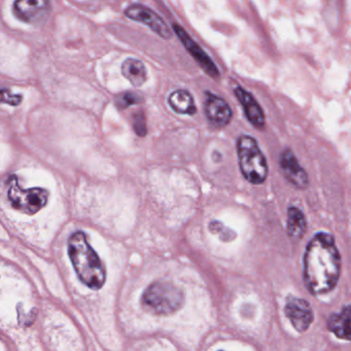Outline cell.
<instances>
[{"label": "cell", "mask_w": 351, "mask_h": 351, "mask_svg": "<svg viewBox=\"0 0 351 351\" xmlns=\"http://www.w3.org/2000/svg\"><path fill=\"white\" fill-rule=\"evenodd\" d=\"M341 256L334 237L316 233L304 254V281L314 295H324L337 287L341 274Z\"/></svg>", "instance_id": "6da1fadb"}, {"label": "cell", "mask_w": 351, "mask_h": 351, "mask_svg": "<svg viewBox=\"0 0 351 351\" xmlns=\"http://www.w3.org/2000/svg\"><path fill=\"white\" fill-rule=\"evenodd\" d=\"M69 254L81 280L94 289L106 282V270L83 232L73 234L69 241Z\"/></svg>", "instance_id": "7a4b0ae2"}, {"label": "cell", "mask_w": 351, "mask_h": 351, "mask_svg": "<svg viewBox=\"0 0 351 351\" xmlns=\"http://www.w3.org/2000/svg\"><path fill=\"white\" fill-rule=\"evenodd\" d=\"M186 298L184 291L170 281H156L152 283L143 295V307L157 315H170L184 306Z\"/></svg>", "instance_id": "3957f363"}, {"label": "cell", "mask_w": 351, "mask_h": 351, "mask_svg": "<svg viewBox=\"0 0 351 351\" xmlns=\"http://www.w3.org/2000/svg\"><path fill=\"white\" fill-rule=\"evenodd\" d=\"M237 155L243 178L252 184L265 182L268 176V164L254 137L241 135L238 138Z\"/></svg>", "instance_id": "277c9868"}, {"label": "cell", "mask_w": 351, "mask_h": 351, "mask_svg": "<svg viewBox=\"0 0 351 351\" xmlns=\"http://www.w3.org/2000/svg\"><path fill=\"white\" fill-rule=\"evenodd\" d=\"M8 197L12 205L22 213L34 215L46 206L48 202L49 193L44 189H27L24 190L20 186L19 180L16 176L9 178Z\"/></svg>", "instance_id": "5b68a950"}, {"label": "cell", "mask_w": 351, "mask_h": 351, "mask_svg": "<svg viewBox=\"0 0 351 351\" xmlns=\"http://www.w3.org/2000/svg\"><path fill=\"white\" fill-rule=\"evenodd\" d=\"M125 15L133 21L145 24L162 38L165 40L171 38V32L166 22L149 8L141 5H132L127 8Z\"/></svg>", "instance_id": "8992f818"}, {"label": "cell", "mask_w": 351, "mask_h": 351, "mask_svg": "<svg viewBox=\"0 0 351 351\" xmlns=\"http://www.w3.org/2000/svg\"><path fill=\"white\" fill-rule=\"evenodd\" d=\"M285 312L291 326L299 332H306L314 320L311 305L301 298H291L287 302Z\"/></svg>", "instance_id": "52a82bcc"}, {"label": "cell", "mask_w": 351, "mask_h": 351, "mask_svg": "<svg viewBox=\"0 0 351 351\" xmlns=\"http://www.w3.org/2000/svg\"><path fill=\"white\" fill-rule=\"evenodd\" d=\"M173 30L176 36H178V38H180V42L184 45V48L192 55L193 58L200 65L201 69H202L209 77H213V79H219L221 75H219V69H217L213 61L211 60L208 55L200 48V46L191 38V36L186 34V30L180 27V25H176V24L173 25Z\"/></svg>", "instance_id": "ba28073f"}, {"label": "cell", "mask_w": 351, "mask_h": 351, "mask_svg": "<svg viewBox=\"0 0 351 351\" xmlns=\"http://www.w3.org/2000/svg\"><path fill=\"white\" fill-rule=\"evenodd\" d=\"M50 11L49 0H16L14 14L18 19L28 24L38 23Z\"/></svg>", "instance_id": "9c48e42d"}, {"label": "cell", "mask_w": 351, "mask_h": 351, "mask_svg": "<svg viewBox=\"0 0 351 351\" xmlns=\"http://www.w3.org/2000/svg\"><path fill=\"white\" fill-rule=\"evenodd\" d=\"M280 166L285 178L298 189H306L309 184L307 172L300 165L291 149H285L281 154Z\"/></svg>", "instance_id": "30bf717a"}, {"label": "cell", "mask_w": 351, "mask_h": 351, "mask_svg": "<svg viewBox=\"0 0 351 351\" xmlns=\"http://www.w3.org/2000/svg\"><path fill=\"white\" fill-rule=\"evenodd\" d=\"M205 102V114L213 126L223 128L231 122L233 112L229 104L219 96L211 93L206 94Z\"/></svg>", "instance_id": "8fae6325"}, {"label": "cell", "mask_w": 351, "mask_h": 351, "mask_svg": "<svg viewBox=\"0 0 351 351\" xmlns=\"http://www.w3.org/2000/svg\"><path fill=\"white\" fill-rule=\"evenodd\" d=\"M236 97L239 100L240 104L243 108L246 118L250 121L252 126L258 130H262L265 127V114L262 108L258 104L254 96L248 93L243 88L237 87L234 90Z\"/></svg>", "instance_id": "7c38bea8"}, {"label": "cell", "mask_w": 351, "mask_h": 351, "mask_svg": "<svg viewBox=\"0 0 351 351\" xmlns=\"http://www.w3.org/2000/svg\"><path fill=\"white\" fill-rule=\"evenodd\" d=\"M328 328L343 340H350V306L346 305L341 313H334L328 317Z\"/></svg>", "instance_id": "4fadbf2b"}, {"label": "cell", "mask_w": 351, "mask_h": 351, "mask_svg": "<svg viewBox=\"0 0 351 351\" xmlns=\"http://www.w3.org/2000/svg\"><path fill=\"white\" fill-rule=\"evenodd\" d=\"M168 104L170 108L180 114H196L197 108L195 106L193 96L186 90H176L168 98Z\"/></svg>", "instance_id": "5bb4252c"}, {"label": "cell", "mask_w": 351, "mask_h": 351, "mask_svg": "<svg viewBox=\"0 0 351 351\" xmlns=\"http://www.w3.org/2000/svg\"><path fill=\"white\" fill-rule=\"evenodd\" d=\"M307 221L301 209L295 206L289 207L287 210V234L293 239L300 240L305 235Z\"/></svg>", "instance_id": "9a60e30c"}, {"label": "cell", "mask_w": 351, "mask_h": 351, "mask_svg": "<svg viewBox=\"0 0 351 351\" xmlns=\"http://www.w3.org/2000/svg\"><path fill=\"white\" fill-rule=\"evenodd\" d=\"M122 73L134 87L139 88L147 82V69L141 61L128 58L122 65Z\"/></svg>", "instance_id": "2e32d148"}, {"label": "cell", "mask_w": 351, "mask_h": 351, "mask_svg": "<svg viewBox=\"0 0 351 351\" xmlns=\"http://www.w3.org/2000/svg\"><path fill=\"white\" fill-rule=\"evenodd\" d=\"M141 101H143V98H141V95L132 93V92H127V93L122 94V95L117 98L116 104L121 110H125V108H129V106L141 104Z\"/></svg>", "instance_id": "e0dca14e"}, {"label": "cell", "mask_w": 351, "mask_h": 351, "mask_svg": "<svg viewBox=\"0 0 351 351\" xmlns=\"http://www.w3.org/2000/svg\"><path fill=\"white\" fill-rule=\"evenodd\" d=\"M22 97L20 95H15L10 90L0 87V104H11L17 106L21 104Z\"/></svg>", "instance_id": "ac0fdd59"}, {"label": "cell", "mask_w": 351, "mask_h": 351, "mask_svg": "<svg viewBox=\"0 0 351 351\" xmlns=\"http://www.w3.org/2000/svg\"><path fill=\"white\" fill-rule=\"evenodd\" d=\"M133 127H134L135 132L139 136L143 137L147 135V122H145V116L143 114H137L134 116L133 121Z\"/></svg>", "instance_id": "d6986e66"}]
</instances>
